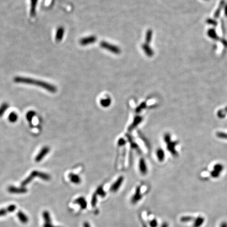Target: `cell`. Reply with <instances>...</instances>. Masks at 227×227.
Here are the masks:
<instances>
[{
  "mask_svg": "<svg viewBox=\"0 0 227 227\" xmlns=\"http://www.w3.org/2000/svg\"><path fill=\"white\" fill-rule=\"evenodd\" d=\"M142 198V196L140 193V187H138L137 189L136 190L135 193L134 194V196H133L131 198V202L133 204H135L137 202H138L139 200Z\"/></svg>",
  "mask_w": 227,
  "mask_h": 227,
  "instance_id": "ba28073f",
  "label": "cell"
},
{
  "mask_svg": "<svg viewBox=\"0 0 227 227\" xmlns=\"http://www.w3.org/2000/svg\"><path fill=\"white\" fill-rule=\"evenodd\" d=\"M35 115H36V112L33 110H30L27 112L26 117L27 120L28 121L29 123H31L33 118Z\"/></svg>",
  "mask_w": 227,
  "mask_h": 227,
  "instance_id": "ffe728a7",
  "label": "cell"
},
{
  "mask_svg": "<svg viewBox=\"0 0 227 227\" xmlns=\"http://www.w3.org/2000/svg\"><path fill=\"white\" fill-rule=\"evenodd\" d=\"M124 181V178L123 177H120L118 178L117 181H115L114 184H112V186L110 187V191L112 192H116L120 187L121 186V185Z\"/></svg>",
  "mask_w": 227,
  "mask_h": 227,
  "instance_id": "52a82bcc",
  "label": "cell"
},
{
  "mask_svg": "<svg viewBox=\"0 0 227 227\" xmlns=\"http://www.w3.org/2000/svg\"><path fill=\"white\" fill-rule=\"evenodd\" d=\"M216 134H217V137H219V138L227 139V134H226V133H222V132H218V133H217Z\"/></svg>",
  "mask_w": 227,
  "mask_h": 227,
  "instance_id": "4316f807",
  "label": "cell"
},
{
  "mask_svg": "<svg viewBox=\"0 0 227 227\" xmlns=\"http://www.w3.org/2000/svg\"><path fill=\"white\" fill-rule=\"evenodd\" d=\"M224 169V167L221 164H217L215 165L214 168V170L212 172V177H218L222 170Z\"/></svg>",
  "mask_w": 227,
  "mask_h": 227,
  "instance_id": "9c48e42d",
  "label": "cell"
},
{
  "mask_svg": "<svg viewBox=\"0 0 227 227\" xmlns=\"http://www.w3.org/2000/svg\"><path fill=\"white\" fill-rule=\"evenodd\" d=\"M74 203L79 205L82 209H85L87 208V203L86 199L83 197H81L76 199Z\"/></svg>",
  "mask_w": 227,
  "mask_h": 227,
  "instance_id": "8fae6325",
  "label": "cell"
},
{
  "mask_svg": "<svg viewBox=\"0 0 227 227\" xmlns=\"http://www.w3.org/2000/svg\"><path fill=\"white\" fill-rule=\"evenodd\" d=\"M97 195L95 193L92 196V198L91 200V205H92V207H95L96 205L97 201Z\"/></svg>",
  "mask_w": 227,
  "mask_h": 227,
  "instance_id": "d4e9b609",
  "label": "cell"
},
{
  "mask_svg": "<svg viewBox=\"0 0 227 227\" xmlns=\"http://www.w3.org/2000/svg\"><path fill=\"white\" fill-rule=\"evenodd\" d=\"M36 177L40 178L45 181H48L51 179V176L48 174L45 173L44 172L35 170L32 171L31 174H30L25 180L23 181V182L21 183L22 187H25L26 185L30 183L32 181H33V179H34Z\"/></svg>",
  "mask_w": 227,
  "mask_h": 227,
  "instance_id": "7a4b0ae2",
  "label": "cell"
},
{
  "mask_svg": "<svg viewBox=\"0 0 227 227\" xmlns=\"http://www.w3.org/2000/svg\"><path fill=\"white\" fill-rule=\"evenodd\" d=\"M152 34H153V33H152V30H148V31H147L146 35H145L146 43L149 44L151 42V41L152 40Z\"/></svg>",
  "mask_w": 227,
  "mask_h": 227,
  "instance_id": "2e32d148",
  "label": "cell"
},
{
  "mask_svg": "<svg viewBox=\"0 0 227 227\" xmlns=\"http://www.w3.org/2000/svg\"><path fill=\"white\" fill-rule=\"evenodd\" d=\"M96 193L97 195H100V196H101L102 197H104L106 195V193L104 191L102 186H100V187H98L97 188Z\"/></svg>",
  "mask_w": 227,
  "mask_h": 227,
  "instance_id": "cb8c5ba5",
  "label": "cell"
},
{
  "mask_svg": "<svg viewBox=\"0 0 227 227\" xmlns=\"http://www.w3.org/2000/svg\"><path fill=\"white\" fill-rule=\"evenodd\" d=\"M15 82L18 83H26V84H33L36 86H38L40 87H43L44 89L49 91L52 93H55L57 90L56 87L52 85L51 84L46 83L40 81H35L29 78H16L15 79Z\"/></svg>",
  "mask_w": 227,
  "mask_h": 227,
  "instance_id": "6da1fadb",
  "label": "cell"
},
{
  "mask_svg": "<svg viewBox=\"0 0 227 227\" xmlns=\"http://www.w3.org/2000/svg\"><path fill=\"white\" fill-rule=\"evenodd\" d=\"M168 144V146H167V148H168V150L170 151V152H171L172 154H173L174 155L176 156L177 155V152H176V150H175V148H174V147L176 145V142H174V143H171L170 141H169V143H167Z\"/></svg>",
  "mask_w": 227,
  "mask_h": 227,
  "instance_id": "9a60e30c",
  "label": "cell"
},
{
  "mask_svg": "<svg viewBox=\"0 0 227 227\" xmlns=\"http://www.w3.org/2000/svg\"><path fill=\"white\" fill-rule=\"evenodd\" d=\"M145 105H145V103H143L141 105H140V106H139V107H138V108L137 109V112H140V110H141V109H143V108L145 107Z\"/></svg>",
  "mask_w": 227,
  "mask_h": 227,
  "instance_id": "1f68e13d",
  "label": "cell"
},
{
  "mask_svg": "<svg viewBox=\"0 0 227 227\" xmlns=\"http://www.w3.org/2000/svg\"><path fill=\"white\" fill-rule=\"evenodd\" d=\"M227 227V224L226 223H224L221 224V227Z\"/></svg>",
  "mask_w": 227,
  "mask_h": 227,
  "instance_id": "e575fe53",
  "label": "cell"
},
{
  "mask_svg": "<svg viewBox=\"0 0 227 227\" xmlns=\"http://www.w3.org/2000/svg\"><path fill=\"white\" fill-rule=\"evenodd\" d=\"M150 224L151 227H157V225H158L157 222V221H156V220H152V221L150 222Z\"/></svg>",
  "mask_w": 227,
  "mask_h": 227,
  "instance_id": "f546056e",
  "label": "cell"
},
{
  "mask_svg": "<svg viewBox=\"0 0 227 227\" xmlns=\"http://www.w3.org/2000/svg\"><path fill=\"white\" fill-rule=\"evenodd\" d=\"M157 155L160 162H162L165 158V153L162 149H159L157 152Z\"/></svg>",
  "mask_w": 227,
  "mask_h": 227,
  "instance_id": "7402d4cb",
  "label": "cell"
},
{
  "mask_svg": "<svg viewBox=\"0 0 227 227\" xmlns=\"http://www.w3.org/2000/svg\"><path fill=\"white\" fill-rule=\"evenodd\" d=\"M97 38L96 36H90L86 38H82L80 41L79 43L82 46H86L88 45H90L91 44L94 43L96 41Z\"/></svg>",
  "mask_w": 227,
  "mask_h": 227,
  "instance_id": "8992f818",
  "label": "cell"
},
{
  "mask_svg": "<svg viewBox=\"0 0 227 227\" xmlns=\"http://www.w3.org/2000/svg\"><path fill=\"white\" fill-rule=\"evenodd\" d=\"M8 119L11 123H15L18 119V115L15 112H11L9 114Z\"/></svg>",
  "mask_w": 227,
  "mask_h": 227,
  "instance_id": "e0dca14e",
  "label": "cell"
},
{
  "mask_svg": "<svg viewBox=\"0 0 227 227\" xmlns=\"http://www.w3.org/2000/svg\"><path fill=\"white\" fill-rule=\"evenodd\" d=\"M83 227H91L90 224L88 222H85L83 224Z\"/></svg>",
  "mask_w": 227,
  "mask_h": 227,
  "instance_id": "836d02e7",
  "label": "cell"
},
{
  "mask_svg": "<svg viewBox=\"0 0 227 227\" xmlns=\"http://www.w3.org/2000/svg\"><path fill=\"white\" fill-rule=\"evenodd\" d=\"M141 48L143 50L144 53L146 54L147 56L148 57H152L154 54V51L152 48L150 46L149 44L145 43L141 45Z\"/></svg>",
  "mask_w": 227,
  "mask_h": 227,
  "instance_id": "30bf717a",
  "label": "cell"
},
{
  "mask_svg": "<svg viewBox=\"0 0 227 227\" xmlns=\"http://www.w3.org/2000/svg\"><path fill=\"white\" fill-rule=\"evenodd\" d=\"M64 29L63 28H59V30L57 32V39L59 40H62L63 38V36L64 35Z\"/></svg>",
  "mask_w": 227,
  "mask_h": 227,
  "instance_id": "484cf974",
  "label": "cell"
},
{
  "mask_svg": "<svg viewBox=\"0 0 227 227\" xmlns=\"http://www.w3.org/2000/svg\"><path fill=\"white\" fill-rule=\"evenodd\" d=\"M17 216L19 218V220L23 224H25L28 223V217L24 212H23L21 211H19L17 214Z\"/></svg>",
  "mask_w": 227,
  "mask_h": 227,
  "instance_id": "7c38bea8",
  "label": "cell"
},
{
  "mask_svg": "<svg viewBox=\"0 0 227 227\" xmlns=\"http://www.w3.org/2000/svg\"><path fill=\"white\" fill-rule=\"evenodd\" d=\"M43 217L45 223H50L51 222V218L50 216L49 212L47 211H44L43 213Z\"/></svg>",
  "mask_w": 227,
  "mask_h": 227,
  "instance_id": "44dd1931",
  "label": "cell"
},
{
  "mask_svg": "<svg viewBox=\"0 0 227 227\" xmlns=\"http://www.w3.org/2000/svg\"><path fill=\"white\" fill-rule=\"evenodd\" d=\"M226 111L227 112V107L226 108Z\"/></svg>",
  "mask_w": 227,
  "mask_h": 227,
  "instance_id": "d590c367",
  "label": "cell"
},
{
  "mask_svg": "<svg viewBox=\"0 0 227 227\" xmlns=\"http://www.w3.org/2000/svg\"><path fill=\"white\" fill-rule=\"evenodd\" d=\"M100 46L104 49L107 50L110 52L115 54H119L121 53V50L119 47L112 44L109 43L107 42L102 41L100 43Z\"/></svg>",
  "mask_w": 227,
  "mask_h": 227,
  "instance_id": "3957f363",
  "label": "cell"
},
{
  "mask_svg": "<svg viewBox=\"0 0 227 227\" xmlns=\"http://www.w3.org/2000/svg\"><path fill=\"white\" fill-rule=\"evenodd\" d=\"M16 208V207L14 205H9L8 207H7L9 212H14Z\"/></svg>",
  "mask_w": 227,
  "mask_h": 227,
  "instance_id": "83f0119b",
  "label": "cell"
},
{
  "mask_svg": "<svg viewBox=\"0 0 227 227\" xmlns=\"http://www.w3.org/2000/svg\"><path fill=\"white\" fill-rule=\"evenodd\" d=\"M7 212H8V210H7V208L6 209H1L0 210V217L5 216Z\"/></svg>",
  "mask_w": 227,
  "mask_h": 227,
  "instance_id": "f1b7e54d",
  "label": "cell"
},
{
  "mask_svg": "<svg viewBox=\"0 0 227 227\" xmlns=\"http://www.w3.org/2000/svg\"><path fill=\"white\" fill-rule=\"evenodd\" d=\"M50 149L49 147L44 146L42 148L40 152L38 154V155L35 157V162H38L43 159L50 152Z\"/></svg>",
  "mask_w": 227,
  "mask_h": 227,
  "instance_id": "277c9868",
  "label": "cell"
},
{
  "mask_svg": "<svg viewBox=\"0 0 227 227\" xmlns=\"http://www.w3.org/2000/svg\"><path fill=\"white\" fill-rule=\"evenodd\" d=\"M69 178L71 181L75 184H79L81 183V179L77 174H69Z\"/></svg>",
  "mask_w": 227,
  "mask_h": 227,
  "instance_id": "4fadbf2b",
  "label": "cell"
},
{
  "mask_svg": "<svg viewBox=\"0 0 227 227\" xmlns=\"http://www.w3.org/2000/svg\"><path fill=\"white\" fill-rule=\"evenodd\" d=\"M9 105L7 103H4L0 106V117H2L5 112Z\"/></svg>",
  "mask_w": 227,
  "mask_h": 227,
  "instance_id": "ac0fdd59",
  "label": "cell"
},
{
  "mask_svg": "<svg viewBox=\"0 0 227 227\" xmlns=\"http://www.w3.org/2000/svg\"><path fill=\"white\" fill-rule=\"evenodd\" d=\"M141 121H142V118L141 117H140L139 116L136 117V118H135L134 121H133V123L131 125V126L130 127V129H133L135 127H136V126L139 124L140 122Z\"/></svg>",
  "mask_w": 227,
  "mask_h": 227,
  "instance_id": "603a6c76",
  "label": "cell"
},
{
  "mask_svg": "<svg viewBox=\"0 0 227 227\" xmlns=\"http://www.w3.org/2000/svg\"><path fill=\"white\" fill-rule=\"evenodd\" d=\"M8 191L14 194H23L27 193L28 190L25 187H16L11 186L8 188Z\"/></svg>",
  "mask_w": 227,
  "mask_h": 227,
  "instance_id": "5b68a950",
  "label": "cell"
},
{
  "mask_svg": "<svg viewBox=\"0 0 227 227\" xmlns=\"http://www.w3.org/2000/svg\"><path fill=\"white\" fill-rule=\"evenodd\" d=\"M139 169L142 174H146L147 171L146 164L143 159H141L139 162Z\"/></svg>",
  "mask_w": 227,
  "mask_h": 227,
  "instance_id": "5bb4252c",
  "label": "cell"
},
{
  "mask_svg": "<svg viewBox=\"0 0 227 227\" xmlns=\"http://www.w3.org/2000/svg\"><path fill=\"white\" fill-rule=\"evenodd\" d=\"M43 227H57V226H53V224H51V222L50 223H45L44 224Z\"/></svg>",
  "mask_w": 227,
  "mask_h": 227,
  "instance_id": "4dcf8cb0",
  "label": "cell"
},
{
  "mask_svg": "<svg viewBox=\"0 0 227 227\" xmlns=\"http://www.w3.org/2000/svg\"><path fill=\"white\" fill-rule=\"evenodd\" d=\"M119 144L121 145H123L125 144V141L123 139H121L119 140Z\"/></svg>",
  "mask_w": 227,
  "mask_h": 227,
  "instance_id": "d6a6232c",
  "label": "cell"
},
{
  "mask_svg": "<svg viewBox=\"0 0 227 227\" xmlns=\"http://www.w3.org/2000/svg\"><path fill=\"white\" fill-rule=\"evenodd\" d=\"M100 105L104 107H107L110 106L111 104V100L110 98H107L106 99H102L100 100Z\"/></svg>",
  "mask_w": 227,
  "mask_h": 227,
  "instance_id": "d6986e66",
  "label": "cell"
}]
</instances>
